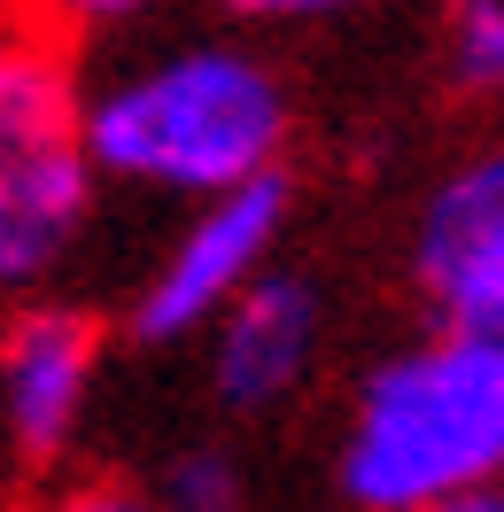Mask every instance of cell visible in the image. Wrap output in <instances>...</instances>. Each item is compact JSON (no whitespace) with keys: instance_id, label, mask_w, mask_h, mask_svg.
Listing matches in <instances>:
<instances>
[{"instance_id":"obj_4","label":"cell","mask_w":504,"mask_h":512,"mask_svg":"<svg viewBox=\"0 0 504 512\" xmlns=\"http://www.w3.org/2000/svg\"><path fill=\"white\" fill-rule=\"evenodd\" d=\"M411 280L450 334H504V163H458L411 233Z\"/></svg>"},{"instance_id":"obj_14","label":"cell","mask_w":504,"mask_h":512,"mask_svg":"<svg viewBox=\"0 0 504 512\" xmlns=\"http://www.w3.org/2000/svg\"><path fill=\"white\" fill-rule=\"evenodd\" d=\"M86 24H117V16H140V8H156V0H70Z\"/></svg>"},{"instance_id":"obj_10","label":"cell","mask_w":504,"mask_h":512,"mask_svg":"<svg viewBox=\"0 0 504 512\" xmlns=\"http://www.w3.org/2000/svg\"><path fill=\"white\" fill-rule=\"evenodd\" d=\"M163 512H241V466L225 458V450H179L171 458V474L156 489Z\"/></svg>"},{"instance_id":"obj_1","label":"cell","mask_w":504,"mask_h":512,"mask_svg":"<svg viewBox=\"0 0 504 512\" xmlns=\"http://www.w3.org/2000/svg\"><path fill=\"white\" fill-rule=\"evenodd\" d=\"M70 132H78V156L109 179L202 202L280 163L287 94L241 47H179L101 86Z\"/></svg>"},{"instance_id":"obj_3","label":"cell","mask_w":504,"mask_h":512,"mask_svg":"<svg viewBox=\"0 0 504 512\" xmlns=\"http://www.w3.org/2000/svg\"><path fill=\"white\" fill-rule=\"evenodd\" d=\"M280 225H287L280 171L241 179V187H225V194H202V210L179 225V241L163 249V264L148 272V288L132 303V334H140V342L202 334V326L272 264Z\"/></svg>"},{"instance_id":"obj_5","label":"cell","mask_w":504,"mask_h":512,"mask_svg":"<svg viewBox=\"0 0 504 512\" xmlns=\"http://www.w3.org/2000/svg\"><path fill=\"white\" fill-rule=\"evenodd\" d=\"M318 357V295L295 272H256L210 319V373L233 412H272Z\"/></svg>"},{"instance_id":"obj_11","label":"cell","mask_w":504,"mask_h":512,"mask_svg":"<svg viewBox=\"0 0 504 512\" xmlns=\"http://www.w3.org/2000/svg\"><path fill=\"white\" fill-rule=\"evenodd\" d=\"M233 16H256V24H303V16H334L349 0H225Z\"/></svg>"},{"instance_id":"obj_8","label":"cell","mask_w":504,"mask_h":512,"mask_svg":"<svg viewBox=\"0 0 504 512\" xmlns=\"http://www.w3.org/2000/svg\"><path fill=\"white\" fill-rule=\"evenodd\" d=\"M70 125H78L70 70L39 39L0 32V156L39 148V140H70Z\"/></svg>"},{"instance_id":"obj_6","label":"cell","mask_w":504,"mask_h":512,"mask_svg":"<svg viewBox=\"0 0 504 512\" xmlns=\"http://www.w3.org/2000/svg\"><path fill=\"white\" fill-rule=\"evenodd\" d=\"M94 396V326L78 311H32L0 342V419L24 458H55Z\"/></svg>"},{"instance_id":"obj_9","label":"cell","mask_w":504,"mask_h":512,"mask_svg":"<svg viewBox=\"0 0 504 512\" xmlns=\"http://www.w3.org/2000/svg\"><path fill=\"white\" fill-rule=\"evenodd\" d=\"M450 78L466 94L504 86V0H458L450 16Z\"/></svg>"},{"instance_id":"obj_13","label":"cell","mask_w":504,"mask_h":512,"mask_svg":"<svg viewBox=\"0 0 504 512\" xmlns=\"http://www.w3.org/2000/svg\"><path fill=\"white\" fill-rule=\"evenodd\" d=\"M419 512H504V497H497V481H489V489H458V497H435V505H419Z\"/></svg>"},{"instance_id":"obj_7","label":"cell","mask_w":504,"mask_h":512,"mask_svg":"<svg viewBox=\"0 0 504 512\" xmlns=\"http://www.w3.org/2000/svg\"><path fill=\"white\" fill-rule=\"evenodd\" d=\"M94 218V163L70 140L0 156V288H39Z\"/></svg>"},{"instance_id":"obj_2","label":"cell","mask_w":504,"mask_h":512,"mask_svg":"<svg viewBox=\"0 0 504 512\" xmlns=\"http://www.w3.org/2000/svg\"><path fill=\"white\" fill-rule=\"evenodd\" d=\"M504 466V334L411 342L349 404L342 489L357 512H419Z\"/></svg>"},{"instance_id":"obj_12","label":"cell","mask_w":504,"mask_h":512,"mask_svg":"<svg viewBox=\"0 0 504 512\" xmlns=\"http://www.w3.org/2000/svg\"><path fill=\"white\" fill-rule=\"evenodd\" d=\"M47 512H163V505L156 497H132V489H78V497H63Z\"/></svg>"}]
</instances>
